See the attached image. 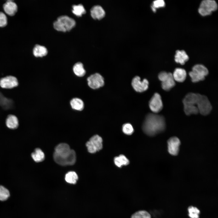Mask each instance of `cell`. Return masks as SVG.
Wrapping results in <instances>:
<instances>
[{"mask_svg":"<svg viewBox=\"0 0 218 218\" xmlns=\"http://www.w3.org/2000/svg\"><path fill=\"white\" fill-rule=\"evenodd\" d=\"M217 8L216 2L212 0H205L200 3L198 9L199 13L203 16L210 15L213 11H216Z\"/></svg>","mask_w":218,"mask_h":218,"instance_id":"obj_5","label":"cell"},{"mask_svg":"<svg viewBox=\"0 0 218 218\" xmlns=\"http://www.w3.org/2000/svg\"><path fill=\"white\" fill-rule=\"evenodd\" d=\"M172 75L174 80L179 82L184 81L187 77L186 71L180 68H176Z\"/></svg>","mask_w":218,"mask_h":218,"instance_id":"obj_14","label":"cell"},{"mask_svg":"<svg viewBox=\"0 0 218 218\" xmlns=\"http://www.w3.org/2000/svg\"><path fill=\"white\" fill-rule=\"evenodd\" d=\"M8 197L5 195L0 194V200L4 201L6 200Z\"/></svg>","mask_w":218,"mask_h":218,"instance_id":"obj_33","label":"cell"},{"mask_svg":"<svg viewBox=\"0 0 218 218\" xmlns=\"http://www.w3.org/2000/svg\"><path fill=\"white\" fill-rule=\"evenodd\" d=\"M70 104L72 108L75 110L81 111L84 108V103L82 100L78 98H73Z\"/></svg>","mask_w":218,"mask_h":218,"instance_id":"obj_20","label":"cell"},{"mask_svg":"<svg viewBox=\"0 0 218 218\" xmlns=\"http://www.w3.org/2000/svg\"><path fill=\"white\" fill-rule=\"evenodd\" d=\"M165 3L164 0H158L154 1L151 7L152 10L154 12H156V9L164 7Z\"/></svg>","mask_w":218,"mask_h":218,"instance_id":"obj_30","label":"cell"},{"mask_svg":"<svg viewBox=\"0 0 218 218\" xmlns=\"http://www.w3.org/2000/svg\"><path fill=\"white\" fill-rule=\"evenodd\" d=\"M196 75L200 77L205 78L209 73L207 69L204 65L201 64L195 65L192 68L191 71Z\"/></svg>","mask_w":218,"mask_h":218,"instance_id":"obj_15","label":"cell"},{"mask_svg":"<svg viewBox=\"0 0 218 218\" xmlns=\"http://www.w3.org/2000/svg\"><path fill=\"white\" fill-rule=\"evenodd\" d=\"M3 8L5 12L8 15L13 16L17 12V4L12 0H8L3 5Z\"/></svg>","mask_w":218,"mask_h":218,"instance_id":"obj_12","label":"cell"},{"mask_svg":"<svg viewBox=\"0 0 218 218\" xmlns=\"http://www.w3.org/2000/svg\"><path fill=\"white\" fill-rule=\"evenodd\" d=\"M184 111L187 115L192 114H197L198 111L196 105H184Z\"/></svg>","mask_w":218,"mask_h":218,"instance_id":"obj_27","label":"cell"},{"mask_svg":"<svg viewBox=\"0 0 218 218\" xmlns=\"http://www.w3.org/2000/svg\"><path fill=\"white\" fill-rule=\"evenodd\" d=\"M18 85V80L15 76L7 75L0 79V87L2 88L12 89L17 87Z\"/></svg>","mask_w":218,"mask_h":218,"instance_id":"obj_8","label":"cell"},{"mask_svg":"<svg viewBox=\"0 0 218 218\" xmlns=\"http://www.w3.org/2000/svg\"><path fill=\"white\" fill-rule=\"evenodd\" d=\"M189 59V57L184 50H177L175 56V61L181 65H183Z\"/></svg>","mask_w":218,"mask_h":218,"instance_id":"obj_18","label":"cell"},{"mask_svg":"<svg viewBox=\"0 0 218 218\" xmlns=\"http://www.w3.org/2000/svg\"><path fill=\"white\" fill-rule=\"evenodd\" d=\"M72 8V12L77 16H81L86 12L85 9L82 4L74 5Z\"/></svg>","mask_w":218,"mask_h":218,"instance_id":"obj_26","label":"cell"},{"mask_svg":"<svg viewBox=\"0 0 218 218\" xmlns=\"http://www.w3.org/2000/svg\"><path fill=\"white\" fill-rule=\"evenodd\" d=\"M122 130L123 133L127 135H130L134 131L133 126L130 123H126L124 124L122 127Z\"/></svg>","mask_w":218,"mask_h":218,"instance_id":"obj_29","label":"cell"},{"mask_svg":"<svg viewBox=\"0 0 218 218\" xmlns=\"http://www.w3.org/2000/svg\"><path fill=\"white\" fill-rule=\"evenodd\" d=\"M5 123L8 128L11 129H16L18 126V120L15 115L9 114L6 118Z\"/></svg>","mask_w":218,"mask_h":218,"instance_id":"obj_17","label":"cell"},{"mask_svg":"<svg viewBox=\"0 0 218 218\" xmlns=\"http://www.w3.org/2000/svg\"><path fill=\"white\" fill-rule=\"evenodd\" d=\"M77 174L74 171H71L68 172L65 175V179L68 183L75 184L78 179Z\"/></svg>","mask_w":218,"mask_h":218,"instance_id":"obj_25","label":"cell"},{"mask_svg":"<svg viewBox=\"0 0 218 218\" xmlns=\"http://www.w3.org/2000/svg\"><path fill=\"white\" fill-rule=\"evenodd\" d=\"M73 70L74 74L79 77L84 76L86 73L83 65L80 62H78L75 63L73 66Z\"/></svg>","mask_w":218,"mask_h":218,"instance_id":"obj_21","label":"cell"},{"mask_svg":"<svg viewBox=\"0 0 218 218\" xmlns=\"http://www.w3.org/2000/svg\"><path fill=\"white\" fill-rule=\"evenodd\" d=\"M165 128L166 123L164 117L155 113L147 114L142 125L144 132L150 136L163 132Z\"/></svg>","mask_w":218,"mask_h":218,"instance_id":"obj_1","label":"cell"},{"mask_svg":"<svg viewBox=\"0 0 218 218\" xmlns=\"http://www.w3.org/2000/svg\"><path fill=\"white\" fill-rule=\"evenodd\" d=\"M188 216L190 218H199L200 214V210L196 207L192 206L189 207L188 209Z\"/></svg>","mask_w":218,"mask_h":218,"instance_id":"obj_28","label":"cell"},{"mask_svg":"<svg viewBox=\"0 0 218 218\" xmlns=\"http://www.w3.org/2000/svg\"><path fill=\"white\" fill-rule=\"evenodd\" d=\"M196 106L199 112L203 115L208 114L212 109L211 104L207 97L199 94H198Z\"/></svg>","mask_w":218,"mask_h":218,"instance_id":"obj_3","label":"cell"},{"mask_svg":"<svg viewBox=\"0 0 218 218\" xmlns=\"http://www.w3.org/2000/svg\"><path fill=\"white\" fill-rule=\"evenodd\" d=\"M33 160L36 162H39L44 160L45 155L44 152L39 148H36L31 154Z\"/></svg>","mask_w":218,"mask_h":218,"instance_id":"obj_22","label":"cell"},{"mask_svg":"<svg viewBox=\"0 0 218 218\" xmlns=\"http://www.w3.org/2000/svg\"><path fill=\"white\" fill-rule=\"evenodd\" d=\"M7 24V18L6 15L3 12H0V27L5 26Z\"/></svg>","mask_w":218,"mask_h":218,"instance_id":"obj_31","label":"cell"},{"mask_svg":"<svg viewBox=\"0 0 218 218\" xmlns=\"http://www.w3.org/2000/svg\"><path fill=\"white\" fill-rule=\"evenodd\" d=\"M130 218H151V216L147 211L140 210L134 212L131 214Z\"/></svg>","mask_w":218,"mask_h":218,"instance_id":"obj_24","label":"cell"},{"mask_svg":"<svg viewBox=\"0 0 218 218\" xmlns=\"http://www.w3.org/2000/svg\"><path fill=\"white\" fill-rule=\"evenodd\" d=\"M75 20L67 15L59 17L53 23L54 28L58 31L66 32L70 31L75 26Z\"/></svg>","mask_w":218,"mask_h":218,"instance_id":"obj_2","label":"cell"},{"mask_svg":"<svg viewBox=\"0 0 218 218\" xmlns=\"http://www.w3.org/2000/svg\"><path fill=\"white\" fill-rule=\"evenodd\" d=\"M158 78L162 82V88L165 91H169L175 85V80L171 73L162 71L159 73Z\"/></svg>","mask_w":218,"mask_h":218,"instance_id":"obj_4","label":"cell"},{"mask_svg":"<svg viewBox=\"0 0 218 218\" xmlns=\"http://www.w3.org/2000/svg\"><path fill=\"white\" fill-rule=\"evenodd\" d=\"M114 162L115 165L119 167H121L123 165H127L130 162L128 159L124 155L122 154L115 157Z\"/></svg>","mask_w":218,"mask_h":218,"instance_id":"obj_23","label":"cell"},{"mask_svg":"<svg viewBox=\"0 0 218 218\" xmlns=\"http://www.w3.org/2000/svg\"><path fill=\"white\" fill-rule=\"evenodd\" d=\"M149 105L150 109L154 113L160 111L163 107L160 95L157 93H155L149 101Z\"/></svg>","mask_w":218,"mask_h":218,"instance_id":"obj_9","label":"cell"},{"mask_svg":"<svg viewBox=\"0 0 218 218\" xmlns=\"http://www.w3.org/2000/svg\"><path fill=\"white\" fill-rule=\"evenodd\" d=\"M131 84L134 89L137 92H142L146 91L148 88L149 82L146 79L141 81L138 76L134 77L132 80Z\"/></svg>","mask_w":218,"mask_h":218,"instance_id":"obj_10","label":"cell"},{"mask_svg":"<svg viewBox=\"0 0 218 218\" xmlns=\"http://www.w3.org/2000/svg\"><path fill=\"white\" fill-rule=\"evenodd\" d=\"M102 138L98 135L92 137L86 143L88 151L94 153L101 150L103 147Z\"/></svg>","mask_w":218,"mask_h":218,"instance_id":"obj_6","label":"cell"},{"mask_svg":"<svg viewBox=\"0 0 218 218\" xmlns=\"http://www.w3.org/2000/svg\"><path fill=\"white\" fill-rule=\"evenodd\" d=\"M87 80L88 85L93 89H98L104 84L103 77L98 73L91 75L88 77Z\"/></svg>","mask_w":218,"mask_h":218,"instance_id":"obj_7","label":"cell"},{"mask_svg":"<svg viewBox=\"0 0 218 218\" xmlns=\"http://www.w3.org/2000/svg\"><path fill=\"white\" fill-rule=\"evenodd\" d=\"M198 99V94L189 93L187 94L183 100V105H196Z\"/></svg>","mask_w":218,"mask_h":218,"instance_id":"obj_16","label":"cell"},{"mask_svg":"<svg viewBox=\"0 0 218 218\" xmlns=\"http://www.w3.org/2000/svg\"><path fill=\"white\" fill-rule=\"evenodd\" d=\"M90 13L92 17L95 19H101L105 15L104 9L101 6L98 5L93 7L91 9Z\"/></svg>","mask_w":218,"mask_h":218,"instance_id":"obj_13","label":"cell"},{"mask_svg":"<svg viewBox=\"0 0 218 218\" xmlns=\"http://www.w3.org/2000/svg\"><path fill=\"white\" fill-rule=\"evenodd\" d=\"M33 52L35 57H41L45 56L47 54L48 50L45 46L39 45H36L33 48Z\"/></svg>","mask_w":218,"mask_h":218,"instance_id":"obj_19","label":"cell"},{"mask_svg":"<svg viewBox=\"0 0 218 218\" xmlns=\"http://www.w3.org/2000/svg\"><path fill=\"white\" fill-rule=\"evenodd\" d=\"M0 194L6 196L8 197L10 196V193L8 190L4 186L0 185Z\"/></svg>","mask_w":218,"mask_h":218,"instance_id":"obj_32","label":"cell"},{"mask_svg":"<svg viewBox=\"0 0 218 218\" xmlns=\"http://www.w3.org/2000/svg\"><path fill=\"white\" fill-rule=\"evenodd\" d=\"M167 142L168 150L169 154L173 156L177 155L180 144L179 139L176 137H173L168 140Z\"/></svg>","mask_w":218,"mask_h":218,"instance_id":"obj_11","label":"cell"}]
</instances>
